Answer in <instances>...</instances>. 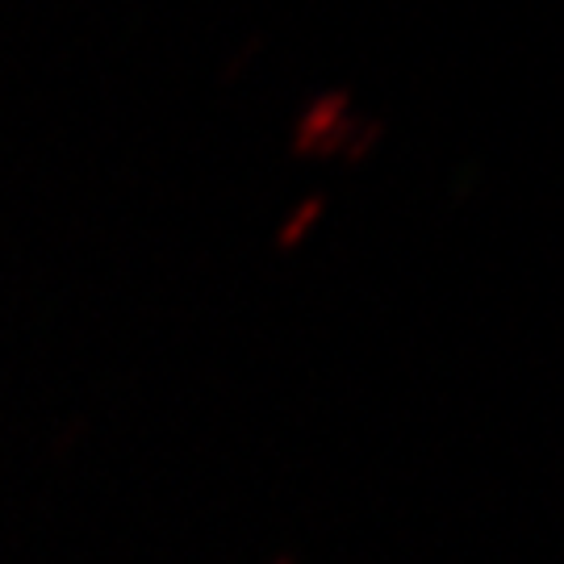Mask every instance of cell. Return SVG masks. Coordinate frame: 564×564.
<instances>
[{
  "mask_svg": "<svg viewBox=\"0 0 564 564\" xmlns=\"http://www.w3.org/2000/svg\"><path fill=\"white\" fill-rule=\"evenodd\" d=\"M318 214H323V202H305L302 214H297V218H293V223H289V226H284V230H281V247H284V251H289L293 242L302 239V235H305V226L314 223Z\"/></svg>",
  "mask_w": 564,
  "mask_h": 564,
  "instance_id": "cell-1",
  "label": "cell"
},
{
  "mask_svg": "<svg viewBox=\"0 0 564 564\" xmlns=\"http://www.w3.org/2000/svg\"><path fill=\"white\" fill-rule=\"evenodd\" d=\"M272 564H297V556H281V561H272Z\"/></svg>",
  "mask_w": 564,
  "mask_h": 564,
  "instance_id": "cell-2",
  "label": "cell"
}]
</instances>
